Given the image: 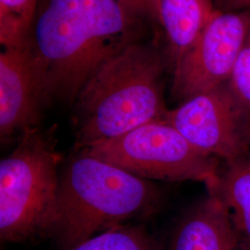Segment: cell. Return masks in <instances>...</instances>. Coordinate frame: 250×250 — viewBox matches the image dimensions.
Here are the masks:
<instances>
[{"label":"cell","mask_w":250,"mask_h":250,"mask_svg":"<svg viewBox=\"0 0 250 250\" xmlns=\"http://www.w3.org/2000/svg\"><path fill=\"white\" fill-rule=\"evenodd\" d=\"M116 0H39L28 36L48 97L74 103L93 73L136 41Z\"/></svg>","instance_id":"1"},{"label":"cell","mask_w":250,"mask_h":250,"mask_svg":"<svg viewBox=\"0 0 250 250\" xmlns=\"http://www.w3.org/2000/svg\"><path fill=\"white\" fill-rule=\"evenodd\" d=\"M166 54L135 41L102 64L74 101L77 150L162 120Z\"/></svg>","instance_id":"2"},{"label":"cell","mask_w":250,"mask_h":250,"mask_svg":"<svg viewBox=\"0 0 250 250\" xmlns=\"http://www.w3.org/2000/svg\"><path fill=\"white\" fill-rule=\"evenodd\" d=\"M163 197L151 181L77 150L60 174L52 237L62 250H69L125 221L153 214Z\"/></svg>","instance_id":"3"},{"label":"cell","mask_w":250,"mask_h":250,"mask_svg":"<svg viewBox=\"0 0 250 250\" xmlns=\"http://www.w3.org/2000/svg\"><path fill=\"white\" fill-rule=\"evenodd\" d=\"M62 155L52 132L35 127L20 135L0 162V237L5 242L52 237L58 219Z\"/></svg>","instance_id":"4"},{"label":"cell","mask_w":250,"mask_h":250,"mask_svg":"<svg viewBox=\"0 0 250 250\" xmlns=\"http://www.w3.org/2000/svg\"><path fill=\"white\" fill-rule=\"evenodd\" d=\"M82 150L149 181H198L208 188L220 170V160L198 150L164 119Z\"/></svg>","instance_id":"5"},{"label":"cell","mask_w":250,"mask_h":250,"mask_svg":"<svg viewBox=\"0 0 250 250\" xmlns=\"http://www.w3.org/2000/svg\"><path fill=\"white\" fill-rule=\"evenodd\" d=\"M198 150L236 161L250 154V112L228 83L188 99L163 118Z\"/></svg>","instance_id":"6"},{"label":"cell","mask_w":250,"mask_h":250,"mask_svg":"<svg viewBox=\"0 0 250 250\" xmlns=\"http://www.w3.org/2000/svg\"><path fill=\"white\" fill-rule=\"evenodd\" d=\"M250 29V10L215 11L172 68L171 98L179 104L228 83Z\"/></svg>","instance_id":"7"},{"label":"cell","mask_w":250,"mask_h":250,"mask_svg":"<svg viewBox=\"0 0 250 250\" xmlns=\"http://www.w3.org/2000/svg\"><path fill=\"white\" fill-rule=\"evenodd\" d=\"M49 100L43 73L28 40L4 48L0 54L1 142L38 127Z\"/></svg>","instance_id":"8"},{"label":"cell","mask_w":250,"mask_h":250,"mask_svg":"<svg viewBox=\"0 0 250 250\" xmlns=\"http://www.w3.org/2000/svg\"><path fill=\"white\" fill-rule=\"evenodd\" d=\"M240 240L223 201L209 193L180 216L165 250H239Z\"/></svg>","instance_id":"9"},{"label":"cell","mask_w":250,"mask_h":250,"mask_svg":"<svg viewBox=\"0 0 250 250\" xmlns=\"http://www.w3.org/2000/svg\"><path fill=\"white\" fill-rule=\"evenodd\" d=\"M215 11L212 0H161V30L170 71L195 43Z\"/></svg>","instance_id":"10"},{"label":"cell","mask_w":250,"mask_h":250,"mask_svg":"<svg viewBox=\"0 0 250 250\" xmlns=\"http://www.w3.org/2000/svg\"><path fill=\"white\" fill-rule=\"evenodd\" d=\"M208 191L223 201L240 245L250 250V154L236 161L224 162L216 183Z\"/></svg>","instance_id":"11"},{"label":"cell","mask_w":250,"mask_h":250,"mask_svg":"<svg viewBox=\"0 0 250 250\" xmlns=\"http://www.w3.org/2000/svg\"><path fill=\"white\" fill-rule=\"evenodd\" d=\"M39 0H0V43L4 48L28 38Z\"/></svg>","instance_id":"12"},{"label":"cell","mask_w":250,"mask_h":250,"mask_svg":"<svg viewBox=\"0 0 250 250\" xmlns=\"http://www.w3.org/2000/svg\"><path fill=\"white\" fill-rule=\"evenodd\" d=\"M69 250H157L140 226L118 225L99 232Z\"/></svg>","instance_id":"13"},{"label":"cell","mask_w":250,"mask_h":250,"mask_svg":"<svg viewBox=\"0 0 250 250\" xmlns=\"http://www.w3.org/2000/svg\"><path fill=\"white\" fill-rule=\"evenodd\" d=\"M228 85L235 98L250 112V29L233 65Z\"/></svg>","instance_id":"14"},{"label":"cell","mask_w":250,"mask_h":250,"mask_svg":"<svg viewBox=\"0 0 250 250\" xmlns=\"http://www.w3.org/2000/svg\"><path fill=\"white\" fill-rule=\"evenodd\" d=\"M126 19L135 27L149 24L161 29V0H116Z\"/></svg>","instance_id":"15"},{"label":"cell","mask_w":250,"mask_h":250,"mask_svg":"<svg viewBox=\"0 0 250 250\" xmlns=\"http://www.w3.org/2000/svg\"><path fill=\"white\" fill-rule=\"evenodd\" d=\"M214 8L221 12H241L250 10V0H212Z\"/></svg>","instance_id":"16"},{"label":"cell","mask_w":250,"mask_h":250,"mask_svg":"<svg viewBox=\"0 0 250 250\" xmlns=\"http://www.w3.org/2000/svg\"><path fill=\"white\" fill-rule=\"evenodd\" d=\"M239 250H249V249H247V248H244V247H242V246H240V249H239Z\"/></svg>","instance_id":"17"}]
</instances>
